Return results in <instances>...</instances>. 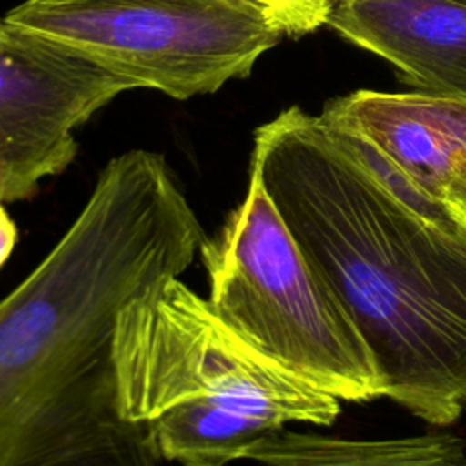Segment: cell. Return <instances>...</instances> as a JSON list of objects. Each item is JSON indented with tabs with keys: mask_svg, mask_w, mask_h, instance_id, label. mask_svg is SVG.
Returning <instances> with one entry per match:
<instances>
[{
	"mask_svg": "<svg viewBox=\"0 0 466 466\" xmlns=\"http://www.w3.org/2000/svg\"><path fill=\"white\" fill-rule=\"evenodd\" d=\"M204 228L164 155L98 173L53 249L0 299V466H157L151 424L118 410L120 309L198 257Z\"/></svg>",
	"mask_w": 466,
	"mask_h": 466,
	"instance_id": "obj_1",
	"label": "cell"
},
{
	"mask_svg": "<svg viewBox=\"0 0 466 466\" xmlns=\"http://www.w3.org/2000/svg\"><path fill=\"white\" fill-rule=\"evenodd\" d=\"M251 171L348 309L388 399L431 426L466 410V229L390 191L297 106L253 133Z\"/></svg>",
	"mask_w": 466,
	"mask_h": 466,
	"instance_id": "obj_2",
	"label": "cell"
},
{
	"mask_svg": "<svg viewBox=\"0 0 466 466\" xmlns=\"http://www.w3.org/2000/svg\"><path fill=\"white\" fill-rule=\"evenodd\" d=\"M198 258L208 300L248 342L342 402L388 395L371 348L304 258L255 171Z\"/></svg>",
	"mask_w": 466,
	"mask_h": 466,
	"instance_id": "obj_3",
	"label": "cell"
},
{
	"mask_svg": "<svg viewBox=\"0 0 466 466\" xmlns=\"http://www.w3.org/2000/svg\"><path fill=\"white\" fill-rule=\"evenodd\" d=\"M116 397L129 422H151L186 400H209L280 430L329 426L337 397L306 382L235 331L180 277L129 300L113 333Z\"/></svg>",
	"mask_w": 466,
	"mask_h": 466,
	"instance_id": "obj_4",
	"label": "cell"
},
{
	"mask_svg": "<svg viewBox=\"0 0 466 466\" xmlns=\"http://www.w3.org/2000/svg\"><path fill=\"white\" fill-rule=\"evenodd\" d=\"M11 25L82 49L133 78L187 100L251 73L284 33L248 0H24Z\"/></svg>",
	"mask_w": 466,
	"mask_h": 466,
	"instance_id": "obj_5",
	"label": "cell"
},
{
	"mask_svg": "<svg viewBox=\"0 0 466 466\" xmlns=\"http://www.w3.org/2000/svg\"><path fill=\"white\" fill-rule=\"evenodd\" d=\"M140 89L93 55L11 25L0 36V202L31 198L76 157L75 129Z\"/></svg>",
	"mask_w": 466,
	"mask_h": 466,
	"instance_id": "obj_6",
	"label": "cell"
},
{
	"mask_svg": "<svg viewBox=\"0 0 466 466\" xmlns=\"http://www.w3.org/2000/svg\"><path fill=\"white\" fill-rule=\"evenodd\" d=\"M326 25L390 62L417 91L466 100V4L337 0Z\"/></svg>",
	"mask_w": 466,
	"mask_h": 466,
	"instance_id": "obj_7",
	"label": "cell"
},
{
	"mask_svg": "<svg viewBox=\"0 0 466 466\" xmlns=\"http://www.w3.org/2000/svg\"><path fill=\"white\" fill-rule=\"evenodd\" d=\"M320 115L359 131L439 200L466 184V100L359 89L329 100Z\"/></svg>",
	"mask_w": 466,
	"mask_h": 466,
	"instance_id": "obj_8",
	"label": "cell"
},
{
	"mask_svg": "<svg viewBox=\"0 0 466 466\" xmlns=\"http://www.w3.org/2000/svg\"><path fill=\"white\" fill-rule=\"evenodd\" d=\"M244 459L262 466H466V442L450 431L360 441L280 428Z\"/></svg>",
	"mask_w": 466,
	"mask_h": 466,
	"instance_id": "obj_9",
	"label": "cell"
},
{
	"mask_svg": "<svg viewBox=\"0 0 466 466\" xmlns=\"http://www.w3.org/2000/svg\"><path fill=\"white\" fill-rule=\"evenodd\" d=\"M160 459L182 466H226L275 431L266 422L209 400H186L151 422Z\"/></svg>",
	"mask_w": 466,
	"mask_h": 466,
	"instance_id": "obj_10",
	"label": "cell"
},
{
	"mask_svg": "<svg viewBox=\"0 0 466 466\" xmlns=\"http://www.w3.org/2000/svg\"><path fill=\"white\" fill-rule=\"evenodd\" d=\"M284 36H304L328 24L337 0H275Z\"/></svg>",
	"mask_w": 466,
	"mask_h": 466,
	"instance_id": "obj_11",
	"label": "cell"
},
{
	"mask_svg": "<svg viewBox=\"0 0 466 466\" xmlns=\"http://www.w3.org/2000/svg\"><path fill=\"white\" fill-rule=\"evenodd\" d=\"M16 226L13 218L9 217L7 209L4 208V202H0V268L7 262V258L13 253V248L16 244Z\"/></svg>",
	"mask_w": 466,
	"mask_h": 466,
	"instance_id": "obj_12",
	"label": "cell"
},
{
	"mask_svg": "<svg viewBox=\"0 0 466 466\" xmlns=\"http://www.w3.org/2000/svg\"><path fill=\"white\" fill-rule=\"evenodd\" d=\"M444 206L455 222H459L466 229V184L450 187L442 197Z\"/></svg>",
	"mask_w": 466,
	"mask_h": 466,
	"instance_id": "obj_13",
	"label": "cell"
},
{
	"mask_svg": "<svg viewBox=\"0 0 466 466\" xmlns=\"http://www.w3.org/2000/svg\"><path fill=\"white\" fill-rule=\"evenodd\" d=\"M248 2H253V4H257V5H260L262 9H266L268 13H269V16L277 22V25L280 27V31H282V24H280V13H279V5H277V2L275 0H248ZM284 33V31H282Z\"/></svg>",
	"mask_w": 466,
	"mask_h": 466,
	"instance_id": "obj_14",
	"label": "cell"
},
{
	"mask_svg": "<svg viewBox=\"0 0 466 466\" xmlns=\"http://www.w3.org/2000/svg\"><path fill=\"white\" fill-rule=\"evenodd\" d=\"M4 31H5V20L0 18V36L4 35Z\"/></svg>",
	"mask_w": 466,
	"mask_h": 466,
	"instance_id": "obj_15",
	"label": "cell"
},
{
	"mask_svg": "<svg viewBox=\"0 0 466 466\" xmlns=\"http://www.w3.org/2000/svg\"><path fill=\"white\" fill-rule=\"evenodd\" d=\"M455 2H462V4H466V0H455Z\"/></svg>",
	"mask_w": 466,
	"mask_h": 466,
	"instance_id": "obj_16",
	"label": "cell"
}]
</instances>
